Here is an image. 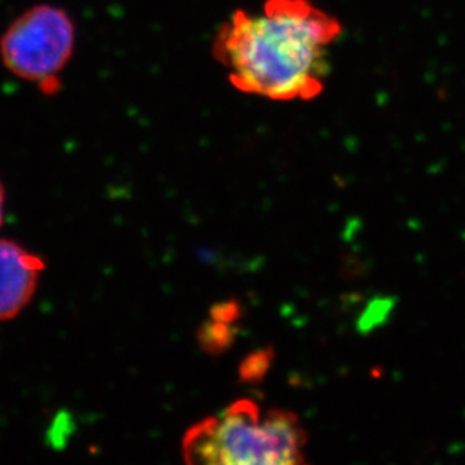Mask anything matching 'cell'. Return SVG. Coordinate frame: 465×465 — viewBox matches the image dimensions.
I'll list each match as a JSON object with an SVG mask.
<instances>
[{
	"mask_svg": "<svg viewBox=\"0 0 465 465\" xmlns=\"http://www.w3.org/2000/svg\"><path fill=\"white\" fill-rule=\"evenodd\" d=\"M341 23L311 0H265L238 9L213 49L233 88L272 102H309L324 91Z\"/></svg>",
	"mask_w": 465,
	"mask_h": 465,
	"instance_id": "6da1fadb",
	"label": "cell"
},
{
	"mask_svg": "<svg viewBox=\"0 0 465 465\" xmlns=\"http://www.w3.org/2000/svg\"><path fill=\"white\" fill-rule=\"evenodd\" d=\"M308 437L288 410H262L252 400L192 426L183 440L189 464L290 465L304 462Z\"/></svg>",
	"mask_w": 465,
	"mask_h": 465,
	"instance_id": "7a4b0ae2",
	"label": "cell"
},
{
	"mask_svg": "<svg viewBox=\"0 0 465 465\" xmlns=\"http://www.w3.org/2000/svg\"><path fill=\"white\" fill-rule=\"evenodd\" d=\"M75 47V26L65 9L36 5L14 20L0 36V61L17 79L56 93L62 71Z\"/></svg>",
	"mask_w": 465,
	"mask_h": 465,
	"instance_id": "3957f363",
	"label": "cell"
},
{
	"mask_svg": "<svg viewBox=\"0 0 465 465\" xmlns=\"http://www.w3.org/2000/svg\"><path fill=\"white\" fill-rule=\"evenodd\" d=\"M43 259L17 242L0 240V321L17 316L35 294Z\"/></svg>",
	"mask_w": 465,
	"mask_h": 465,
	"instance_id": "277c9868",
	"label": "cell"
},
{
	"mask_svg": "<svg viewBox=\"0 0 465 465\" xmlns=\"http://www.w3.org/2000/svg\"><path fill=\"white\" fill-rule=\"evenodd\" d=\"M237 336V329L232 324L222 321H205L199 330L198 338L201 347L210 354H222L226 351Z\"/></svg>",
	"mask_w": 465,
	"mask_h": 465,
	"instance_id": "5b68a950",
	"label": "cell"
},
{
	"mask_svg": "<svg viewBox=\"0 0 465 465\" xmlns=\"http://www.w3.org/2000/svg\"><path fill=\"white\" fill-rule=\"evenodd\" d=\"M274 361V351L272 348L258 350L247 356L240 364V380L244 382H258L267 375Z\"/></svg>",
	"mask_w": 465,
	"mask_h": 465,
	"instance_id": "8992f818",
	"label": "cell"
},
{
	"mask_svg": "<svg viewBox=\"0 0 465 465\" xmlns=\"http://www.w3.org/2000/svg\"><path fill=\"white\" fill-rule=\"evenodd\" d=\"M240 313H242L240 304L235 300H231V302L215 304L213 311H211V318L215 321H222V322H228V324H233L240 318Z\"/></svg>",
	"mask_w": 465,
	"mask_h": 465,
	"instance_id": "52a82bcc",
	"label": "cell"
},
{
	"mask_svg": "<svg viewBox=\"0 0 465 465\" xmlns=\"http://www.w3.org/2000/svg\"><path fill=\"white\" fill-rule=\"evenodd\" d=\"M4 203H5V193L4 187L0 184V224L4 222Z\"/></svg>",
	"mask_w": 465,
	"mask_h": 465,
	"instance_id": "ba28073f",
	"label": "cell"
}]
</instances>
